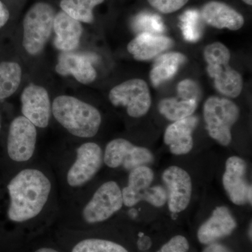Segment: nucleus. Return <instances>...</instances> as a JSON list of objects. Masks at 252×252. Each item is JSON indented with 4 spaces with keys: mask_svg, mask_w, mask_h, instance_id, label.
<instances>
[{
    "mask_svg": "<svg viewBox=\"0 0 252 252\" xmlns=\"http://www.w3.org/2000/svg\"><path fill=\"white\" fill-rule=\"evenodd\" d=\"M51 190V182L42 172L35 169L20 172L8 185L9 220L23 222L37 216L45 206Z\"/></svg>",
    "mask_w": 252,
    "mask_h": 252,
    "instance_id": "nucleus-1",
    "label": "nucleus"
},
{
    "mask_svg": "<svg viewBox=\"0 0 252 252\" xmlns=\"http://www.w3.org/2000/svg\"><path fill=\"white\" fill-rule=\"evenodd\" d=\"M55 119L73 135L91 138L98 132L100 113L94 106L72 96L61 95L53 102Z\"/></svg>",
    "mask_w": 252,
    "mask_h": 252,
    "instance_id": "nucleus-2",
    "label": "nucleus"
},
{
    "mask_svg": "<svg viewBox=\"0 0 252 252\" xmlns=\"http://www.w3.org/2000/svg\"><path fill=\"white\" fill-rule=\"evenodd\" d=\"M209 76L214 79L217 91L225 97L236 98L243 89L241 74L229 64V49L220 42L208 44L203 51Z\"/></svg>",
    "mask_w": 252,
    "mask_h": 252,
    "instance_id": "nucleus-3",
    "label": "nucleus"
},
{
    "mask_svg": "<svg viewBox=\"0 0 252 252\" xmlns=\"http://www.w3.org/2000/svg\"><path fill=\"white\" fill-rule=\"evenodd\" d=\"M203 116L209 135L220 145H229L231 128L240 117V109L225 97L211 96L203 106Z\"/></svg>",
    "mask_w": 252,
    "mask_h": 252,
    "instance_id": "nucleus-4",
    "label": "nucleus"
},
{
    "mask_svg": "<svg viewBox=\"0 0 252 252\" xmlns=\"http://www.w3.org/2000/svg\"><path fill=\"white\" fill-rule=\"evenodd\" d=\"M56 16L52 6L36 3L28 11L23 20V45L31 55L39 54L51 36Z\"/></svg>",
    "mask_w": 252,
    "mask_h": 252,
    "instance_id": "nucleus-5",
    "label": "nucleus"
},
{
    "mask_svg": "<svg viewBox=\"0 0 252 252\" xmlns=\"http://www.w3.org/2000/svg\"><path fill=\"white\" fill-rule=\"evenodd\" d=\"M109 98L113 105L126 107L127 114L133 118L143 117L152 105L148 84L141 79H130L113 88Z\"/></svg>",
    "mask_w": 252,
    "mask_h": 252,
    "instance_id": "nucleus-6",
    "label": "nucleus"
},
{
    "mask_svg": "<svg viewBox=\"0 0 252 252\" xmlns=\"http://www.w3.org/2000/svg\"><path fill=\"white\" fill-rule=\"evenodd\" d=\"M154 157L149 149L134 145L125 139L111 141L103 155V161L111 168L123 167L127 170L148 165L154 162Z\"/></svg>",
    "mask_w": 252,
    "mask_h": 252,
    "instance_id": "nucleus-7",
    "label": "nucleus"
},
{
    "mask_svg": "<svg viewBox=\"0 0 252 252\" xmlns=\"http://www.w3.org/2000/svg\"><path fill=\"white\" fill-rule=\"evenodd\" d=\"M124 205L122 191L117 182L109 181L101 185L83 210V217L89 223L108 220Z\"/></svg>",
    "mask_w": 252,
    "mask_h": 252,
    "instance_id": "nucleus-8",
    "label": "nucleus"
},
{
    "mask_svg": "<svg viewBox=\"0 0 252 252\" xmlns=\"http://www.w3.org/2000/svg\"><path fill=\"white\" fill-rule=\"evenodd\" d=\"M103 154L98 144L87 142L77 150V158L67 173V183L79 187L89 182L103 163Z\"/></svg>",
    "mask_w": 252,
    "mask_h": 252,
    "instance_id": "nucleus-9",
    "label": "nucleus"
},
{
    "mask_svg": "<svg viewBox=\"0 0 252 252\" xmlns=\"http://www.w3.org/2000/svg\"><path fill=\"white\" fill-rule=\"evenodd\" d=\"M36 141V126L25 117H18L9 127L7 150L16 162H26L34 154Z\"/></svg>",
    "mask_w": 252,
    "mask_h": 252,
    "instance_id": "nucleus-10",
    "label": "nucleus"
},
{
    "mask_svg": "<svg viewBox=\"0 0 252 252\" xmlns=\"http://www.w3.org/2000/svg\"><path fill=\"white\" fill-rule=\"evenodd\" d=\"M166 187L169 210L180 213L188 207L191 198L192 181L188 172L178 166L167 168L162 175Z\"/></svg>",
    "mask_w": 252,
    "mask_h": 252,
    "instance_id": "nucleus-11",
    "label": "nucleus"
},
{
    "mask_svg": "<svg viewBox=\"0 0 252 252\" xmlns=\"http://www.w3.org/2000/svg\"><path fill=\"white\" fill-rule=\"evenodd\" d=\"M21 103L23 117L36 127H47L51 117V102L44 88L28 86L21 94Z\"/></svg>",
    "mask_w": 252,
    "mask_h": 252,
    "instance_id": "nucleus-12",
    "label": "nucleus"
},
{
    "mask_svg": "<svg viewBox=\"0 0 252 252\" xmlns=\"http://www.w3.org/2000/svg\"><path fill=\"white\" fill-rule=\"evenodd\" d=\"M246 162L239 157H231L225 162V170L223 175V188L232 203L236 205L249 203V185L245 178Z\"/></svg>",
    "mask_w": 252,
    "mask_h": 252,
    "instance_id": "nucleus-13",
    "label": "nucleus"
},
{
    "mask_svg": "<svg viewBox=\"0 0 252 252\" xmlns=\"http://www.w3.org/2000/svg\"><path fill=\"white\" fill-rule=\"evenodd\" d=\"M154 179V171L147 165L130 170L128 184L122 190L124 205L131 207L141 201L150 203L154 190L151 185Z\"/></svg>",
    "mask_w": 252,
    "mask_h": 252,
    "instance_id": "nucleus-14",
    "label": "nucleus"
},
{
    "mask_svg": "<svg viewBox=\"0 0 252 252\" xmlns=\"http://www.w3.org/2000/svg\"><path fill=\"white\" fill-rule=\"evenodd\" d=\"M237 222L231 212L224 206L217 207L212 216L198 230V239L203 245L215 243L233 233Z\"/></svg>",
    "mask_w": 252,
    "mask_h": 252,
    "instance_id": "nucleus-15",
    "label": "nucleus"
},
{
    "mask_svg": "<svg viewBox=\"0 0 252 252\" xmlns=\"http://www.w3.org/2000/svg\"><path fill=\"white\" fill-rule=\"evenodd\" d=\"M198 123V117L192 115L172 123L167 127L164 134V142L168 146L172 154L185 155L191 151L193 147L192 133Z\"/></svg>",
    "mask_w": 252,
    "mask_h": 252,
    "instance_id": "nucleus-16",
    "label": "nucleus"
},
{
    "mask_svg": "<svg viewBox=\"0 0 252 252\" xmlns=\"http://www.w3.org/2000/svg\"><path fill=\"white\" fill-rule=\"evenodd\" d=\"M171 38L160 34L140 33L127 44V49L137 61H147L174 46Z\"/></svg>",
    "mask_w": 252,
    "mask_h": 252,
    "instance_id": "nucleus-17",
    "label": "nucleus"
},
{
    "mask_svg": "<svg viewBox=\"0 0 252 252\" xmlns=\"http://www.w3.org/2000/svg\"><path fill=\"white\" fill-rule=\"evenodd\" d=\"M201 14L205 23L217 29L238 31L245 23L240 13L220 1H211L204 5Z\"/></svg>",
    "mask_w": 252,
    "mask_h": 252,
    "instance_id": "nucleus-18",
    "label": "nucleus"
},
{
    "mask_svg": "<svg viewBox=\"0 0 252 252\" xmlns=\"http://www.w3.org/2000/svg\"><path fill=\"white\" fill-rule=\"evenodd\" d=\"M56 72L62 76L72 75L79 82L89 84L97 77L91 60L84 55L64 52L59 58Z\"/></svg>",
    "mask_w": 252,
    "mask_h": 252,
    "instance_id": "nucleus-19",
    "label": "nucleus"
},
{
    "mask_svg": "<svg viewBox=\"0 0 252 252\" xmlns=\"http://www.w3.org/2000/svg\"><path fill=\"white\" fill-rule=\"evenodd\" d=\"M54 29V45L58 49L69 52L77 49L83 31L79 21L61 11L55 16Z\"/></svg>",
    "mask_w": 252,
    "mask_h": 252,
    "instance_id": "nucleus-20",
    "label": "nucleus"
},
{
    "mask_svg": "<svg viewBox=\"0 0 252 252\" xmlns=\"http://www.w3.org/2000/svg\"><path fill=\"white\" fill-rule=\"evenodd\" d=\"M186 61L185 55L179 52L166 53L158 57L149 74L153 86L157 87L172 79Z\"/></svg>",
    "mask_w": 252,
    "mask_h": 252,
    "instance_id": "nucleus-21",
    "label": "nucleus"
},
{
    "mask_svg": "<svg viewBox=\"0 0 252 252\" xmlns=\"http://www.w3.org/2000/svg\"><path fill=\"white\" fill-rule=\"evenodd\" d=\"M197 107V101L166 97L159 102L158 109L167 120L175 122L193 115Z\"/></svg>",
    "mask_w": 252,
    "mask_h": 252,
    "instance_id": "nucleus-22",
    "label": "nucleus"
},
{
    "mask_svg": "<svg viewBox=\"0 0 252 252\" xmlns=\"http://www.w3.org/2000/svg\"><path fill=\"white\" fill-rule=\"evenodd\" d=\"M22 70L16 63H0V99L7 98L16 92L21 84Z\"/></svg>",
    "mask_w": 252,
    "mask_h": 252,
    "instance_id": "nucleus-23",
    "label": "nucleus"
},
{
    "mask_svg": "<svg viewBox=\"0 0 252 252\" xmlns=\"http://www.w3.org/2000/svg\"><path fill=\"white\" fill-rule=\"evenodd\" d=\"M104 0H62L61 7L63 12L79 22L91 23L94 21L93 9Z\"/></svg>",
    "mask_w": 252,
    "mask_h": 252,
    "instance_id": "nucleus-24",
    "label": "nucleus"
},
{
    "mask_svg": "<svg viewBox=\"0 0 252 252\" xmlns=\"http://www.w3.org/2000/svg\"><path fill=\"white\" fill-rule=\"evenodd\" d=\"M72 252H128L125 248L109 240L87 239L77 244Z\"/></svg>",
    "mask_w": 252,
    "mask_h": 252,
    "instance_id": "nucleus-25",
    "label": "nucleus"
},
{
    "mask_svg": "<svg viewBox=\"0 0 252 252\" xmlns=\"http://www.w3.org/2000/svg\"><path fill=\"white\" fill-rule=\"evenodd\" d=\"M181 28L186 39L189 41H195L201 35V25L200 16L195 10L186 11L181 17Z\"/></svg>",
    "mask_w": 252,
    "mask_h": 252,
    "instance_id": "nucleus-26",
    "label": "nucleus"
},
{
    "mask_svg": "<svg viewBox=\"0 0 252 252\" xmlns=\"http://www.w3.org/2000/svg\"><path fill=\"white\" fill-rule=\"evenodd\" d=\"M133 27L136 31L141 33H150L159 34L165 31L161 18L155 14L142 13L136 17L133 23Z\"/></svg>",
    "mask_w": 252,
    "mask_h": 252,
    "instance_id": "nucleus-27",
    "label": "nucleus"
},
{
    "mask_svg": "<svg viewBox=\"0 0 252 252\" xmlns=\"http://www.w3.org/2000/svg\"><path fill=\"white\" fill-rule=\"evenodd\" d=\"M179 98L198 102L200 96V89L198 84L191 79H185L179 83L177 87Z\"/></svg>",
    "mask_w": 252,
    "mask_h": 252,
    "instance_id": "nucleus-28",
    "label": "nucleus"
},
{
    "mask_svg": "<svg viewBox=\"0 0 252 252\" xmlns=\"http://www.w3.org/2000/svg\"><path fill=\"white\" fill-rule=\"evenodd\" d=\"M151 6L162 14H171L182 9L189 0H148Z\"/></svg>",
    "mask_w": 252,
    "mask_h": 252,
    "instance_id": "nucleus-29",
    "label": "nucleus"
},
{
    "mask_svg": "<svg viewBox=\"0 0 252 252\" xmlns=\"http://www.w3.org/2000/svg\"><path fill=\"white\" fill-rule=\"evenodd\" d=\"M189 250V243L187 239L182 235H176L157 252H187Z\"/></svg>",
    "mask_w": 252,
    "mask_h": 252,
    "instance_id": "nucleus-30",
    "label": "nucleus"
},
{
    "mask_svg": "<svg viewBox=\"0 0 252 252\" xmlns=\"http://www.w3.org/2000/svg\"><path fill=\"white\" fill-rule=\"evenodd\" d=\"M137 248L141 251L145 252L149 250L152 245V239L147 235H143L142 237H139L138 240L137 242Z\"/></svg>",
    "mask_w": 252,
    "mask_h": 252,
    "instance_id": "nucleus-31",
    "label": "nucleus"
},
{
    "mask_svg": "<svg viewBox=\"0 0 252 252\" xmlns=\"http://www.w3.org/2000/svg\"><path fill=\"white\" fill-rule=\"evenodd\" d=\"M203 252H232L224 245L219 243H212L204 250Z\"/></svg>",
    "mask_w": 252,
    "mask_h": 252,
    "instance_id": "nucleus-32",
    "label": "nucleus"
},
{
    "mask_svg": "<svg viewBox=\"0 0 252 252\" xmlns=\"http://www.w3.org/2000/svg\"><path fill=\"white\" fill-rule=\"evenodd\" d=\"M9 18V12L7 8L0 1V28L7 23Z\"/></svg>",
    "mask_w": 252,
    "mask_h": 252,
    "instance_id": "nucleus-33",
    "label": "nucleus"
},
{
    "mask_svg": "<svg viewBox=\"0 0 252 252\" xmlns=\"http://www.w3.org/2000/svg\"><path fill=\"white\" fill-rule=\"evenodd\" d=\"M35 252H59L56 251V250H54V249L51 248H41L39 249V250H36Z\"/></svg>",
    "mask_w": 252,
    "mask_h": 252,
    "instance_id": "nucleus-34",
    "label": "nucleus"
},
{
    "mask_svg": "<svg viewBox=\"0 0 252 252\" xmlns=\"http://www.w3.org/2000/svg\"><path fill=\"white\" fill-rule=\"evenodd\" d=\"M252 185L251 187H250V189H249V192H248V202L249 203H250V205H252Z\"/></svg>",
    "mask_w": 252,
    "mask_h": 252,
    "instance_id": "nucleus-35",
    "label": "nucleus"
},
{
    "mask_svg": "<svg viewBox=\"0 0 252 252\" xmlns=\"http://www.w3.org/2000/svg\"><path fill=\"white\" fill-rule=\"evenodd\" d=\"M249 237H250V240H252V223H250V230H249Z\"/></svg>",
    "mask_w": 252,
    "mask_h": 252,
    "instance_id": "nucleus-36",
    "label": "nucleus"
},
{
    "mask_svg": "<svg viewBox=\"0 0 252 252\" xmlns=\"http://www.w3.org/2000/svg\"><path fill=\"white\" fill-rule=\"evenodd\" d=\"M243 1H245V2L248 5L252 4V0H243Z\"/></svg>",
    "mask_w": 252,
    "mask_h": 252,
    "instance_id": "nucleus-37",
    "label": "nucleus"
},
{
    "mask_svg": "<svg viewBox=\"0 0 252 252\" xmlns=\"http://www.w3.org/2000/svg\"><path fill=\"white\" fill-rule=\"evenodd\" d=\"M144 233H139V237H142V236H143L144 235Z\"/></svg>",
    "mask_w": 252,
    "mask_h": 252,
    "instance_id": "nucleus-38",
    "label": "nucleus"
},
{
    "mask_svg": "<svg viewBox=\"0 0 252 252\" xmlns=\"http://www.w3.org/2000/svg\"><path fill=\"white\" fill-rule=\"evenodd\" d=\"M0 127H1V124H0Z\"/></svg>",
    "mask_w": 252,
    "mask_h": 252,
    "instance_id": "nucleus-39",
    "label": "nucleus"
},
{
    "mask_svg": "<svg viewBox=\"0 0 252 252\" xmlns=\"http://www.w3.org/2000/svg\"><path fill=\"white\" fill-rule=\"evenodd\" d=\"M146 252V251H145V252Z\"/></svg>",
    "mask_w": 252,
    "mask_h": 252,
    "instance_id": "nucleus-40",
    "label": "nucleus"
}]
</instances>
